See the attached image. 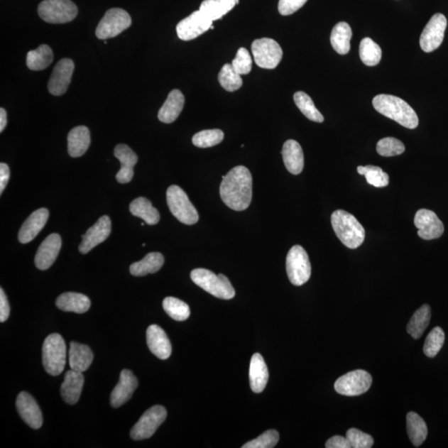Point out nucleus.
I'll list each match as a JSON object with an SVG mask.
<instances>
[{
    "label": "nucleus",
    "instance_id": "1",
    "mask_svg": "<svg viewBox=\"0 0 448 448\" xmlns=\"http://www.w3.org/2000/svg\"><path fill=\"white\" fill-rule=\"evenodd\" d=\"M220 196L224 203L231 209H247L253 198V178L245 166L234 167L227 175L222 177Z\"/></svg>",
    "mask_w": 448,
    "mask_h": 448
},
{
    "label": "nucleus",
    "instance_id": "2",
    "mask_svg": "<svg viewBox=\"0 0 448 448\" xmlns=\"http://www.w3.org/2000/svg\"><path fill=\"white\" fill-rule=\"evenodd\" d=\"M373 106L381 114L395 121L408 129H415L420 122L415 110L400 97L378 95L373 99Z\"/></svg>",
    "mask_w": 448,
    "mask_h": 448
},
{
    "label": "nucleus",
    "instance_id": "3",
    "mask_svg": "<svg viewBox=\"0 0 448 448\" xmlns=\"http://www.w3.org/2000/svg\"><path fill=\"white\" fill-rule=\"evenodd\" d=\"M332 228L341 242L351 249L361 247L366 231L356 217L344 210L334 211L332 215Z\"/></svg>",
    "mask_w": 448,
    "mask_h": 448
},
{
    "label": "nucleus",
    "instance_id": "4",
    "mask_svg": "<svg viewBox=\"0 0 448 448\" xmlns=\"http://www.w3.org/2000/svg\"><path fill=\"white\" fill-rule=\"evenodd\" d=\"M192 280L207 293L217 298L230 300L235 297V290L226 275H216L209 270L197 268L192 271Z\"/></svg>",
    "mask_w": 448,
    "mask_h": 448
},
{
    "label": "nucleus",
    "instance_id": "5",
    "mask_svg": "<svg viewBox=\"0 0 448 448\" xmlns=\"http://www.w3.org/2000/svg\"><path fill=\"white\" fill-rule=\"evenodd\" d=\"M67 346L60 334L54 333L48 336L43 344V364L52 376L60 375L66 366Z\"/></svg>",
    "mask_w": 448,
    "mask_h": 448
},
{
    "label": "nucleus",
    "instance_id": "6",
    "mask_svg": "<svg viewBox=\"0 0 448 448\" xmlns=\"http://www.w3.org/2000/svg\"><path fill=\"white\" fill-rule=\"evenodd\" d=\"M166 198L172 214L182 224L193 225L199 221L198 211L180 187L171 185L167 190Z\"/></svg>",
    "mask_w": 448,
    "mask_h": 448
},
{
    "label": "nucleus",
    "instance_id": "7",
    "mask_svg": "<svg viewBox=\"0 0 448 448\" xmlns=\"http://www.w3.org/2000/svg\"><path fill=\"white\" fill-rule=\"evenodd\" d=\"M285 266L290 282L294 285H302L311 278V263L302 246L295 245L290 249Z\"/></svg>",
    "mask_w": 448,
    "mask_h": 448
},
{
    "label": "nucleus",
    "instance_id": "8",
    "mask_svg": "<svg viewBox=\"0 0 448 448\" xmlns=\"http://www.w3.org/2000/svg\"><path fill=\"white\" fill-rule=\"evenodd\" d=\"M39 16L49 23H66L77 16L76 4L71 0H44L39 4Z\"/></svg>",
    "mask_w": 448,
    "mask_h": 448
},
{
    "label": "nucleus",
    "instance_id": "9",
    "mask_svg": "<svg viewBox=\"0 0 448 448\" xmlns=\"http://www.w3.org/2000/svg\"><path fill=\"white\" fill-rule=\"evenodd\" d=\"M131 26V18L124 9H111L97 28L96 35L102 40L115 38Z\"/></svg>",
    "mask_w": 448,
    "mask_h": 448
},
{
    "label": "nucleus",
    "instance_id": "10",
    "mask_svg": "<svg viewBox=\"0 0 448 448\" xmlns=\"http://www.w3.org/2000/svg\"><path fill=\"white\" fill-rule=\"evenodd\" d=\"M372 382V377L367 371L357 369L339 377L334 383V390L344 396H359L369 390Z\"/></svg>",
    "mask_w": 448,
    "mask_h": 448
},
{
    "label": "nucleus",
    "instance_id": "11",
    "mask_svg": "<svg viewBox=\"0 0 448 448\" xmlns=\"http://www.w3.org/2000/svg\"><path fill=\"white\" fill-rule=\"evenodd\" d=\"M252 53L257 65L264 69H274L282 61L283 52L278 42L272 38L257 39L252 44Z\"/></svg>",
    "mask_w": 448,
    "mask_h": 448
},
{
    "label": "nucleus",
    "instance_id": "12",
    "mask_svg": "<svg viewBox=\"0 0 448 448\" xmlns=\"http://www.w3.org/2000/svg\"><path fill=\"white\" fill-rule=\"evenodd\" d=\"M167 417V411L163 406L155 405L148 410L136 423L131 431L133 440L147 439L154 435Z\"/></svg>",
    "mask_w": 448,
    "mask_h": 448
},
{
    "label": "nucleus",
    "instance_id": "13",
    "mask_svg": "<svg viewBox=\"0 0 448 448\" xmlns=\"http://www.w3.org/2000/svg\"><path fill=\"white\" fill-rule=\"evenodd\" d=\"M447 26V18L436 13L427 23L420 37V46L425 53H431L441 46Z\"/></svg>",
    "mask_w": 448,
    "mask_h": 448
},
{
    "label": "nucleus",
    "instance_id": "14",
    "mask_svg": "<svg viewBox=\"0 0 448 448\" xmlns=\"http://www.w3.org/2000/svg\"><path fill=\"white\" fill-rule=\"evenodd\" d=\"M212 26L213 21L198 11L180 21L176 27V32L181 40L190 41L208 31Z\"/></svg>",
    "mask_w": 448,
    "mask_h": 448
},
{
    "label": "nucleus",
    "instance_id": "15",
    "mask_svg": "<svg viewBox=\"0 0 448 448\" xmlns=\"http://www.w3.org/2000/svg\"><path fill=\"white\" fill-rule=\"evenodd\" d=\"M415 224L417 234L425 240L439 239L444 233V225L435 212L422 209L417 212Z\"/></svg>",
    "mask_w": 448,
    "mask_h": 448
},
{
    "label": "nucleus",
    "instance_id": "16",
    "mask_svg": "<svg viewBox=\"0 0 448 448\" xmlns=\"http://www.w3.org/2000/svg\"><path fill=\"white\" fill-rule=\"evenodd\" d=\"M74 62L72 59L63 58L54 67L50 80L48 82V92L53 96H62L67 90L72 80Z\"/></svg>",
    "mask_w": 448,
    "mask_h": 448
},
{
    "label": "nucleus",
    "instance_id": "17",
    "mask_svg": "<svg viewBox=\"0 0 448 448\" xmlns=\"http://www.w3.org/2000/svg\"><path fill=\"white\" fill-rule=\"evenodd\" d=\"M111 231V222L108 216H102L97 223L82 236V241L80 245V251L87 254L97 245L104 242L109 237Z\"/></svg>",
    "mask_w": 448,
    "mask_h": 448
},
{
    "label": "nucleus",
    "instance_id": "18",
    "mask_svg": "<svg viewBox=\"0 0 448 448\" xmlns=\"http://www.w3.org/2000/svg\"><path fill=\"white\" fill-rule=\"evenodd\" d=\"M18 415L27 425L38 430L43 425V415L40 408L34 398L27 392L19 393L16 400Z\"/></svg>",
    "mask_w": 448,
    "mask_h": 448
},
{
    "label": "nucleus",
    "instance_id": "19",
    "mask_svg": "<svg viewBox=\"0 0 448 448\" xmlns=\"http://www.w3.org/2000/svg\"><path fill=\"white\" fill-rule=\"evenodd\" d=\"M62 247L60 235L53 234L43 241L35 256V265L39 270H47L55 262Z\"/></svg>",
    "mask_w": 448,
    "mask_h": 448
},
{
    "label": "nucleus",
    "instance_id": "20",
    "mask_svg": "<svg viewBox=\"0 0 448 448\" xmlns=\"http://www.w3.org/2000/svg\"><path fill=\"white\" fill-rule=\"evenodd\" d=\"M138 387L136 377L128 369L122 371L119 383H117L110 397L111 405L117 408L131 400Z\"/></svg>",
    "mask_w": 448,
    "mask_h": 448
},
{
    "label": "nucleus",
    "instance_id": "21",
    "mask_svg": "<svg viewBox=\"0 0 448 448\" xmlns=\"http://www.w3.org/2000/svg\"><path fill=\"white\" fill-rule=\"evenodd\" d=\"M146 341L148 347L152 354L160 359H169L172 353V346L170 339L167 337L164 329L151 324L147 329Z\"/></svg>",
    "mask_w": 448,
    "mask_h": 448
},
{
    "label": "nucleus",
    "instance_id": "22",
    "mask_svg": "<svg viewBox=\"0 0 448 448\" xmlns=\"http://www.w3.org/2000/svg\"><path fill=\"white\" fill-rule=\"evenodd\" d=\"M49 217L47 209L34 211L24 222L18 233V241L23 244L31 242L45 226Z\"/></svg>",
    "mask_w": 448,
    "mask_h": 448
},
{
    "label": "nucleus",
    "instance_id": "23",
    "mask_svg": "<svg viewBox=\"0 0 448 448\" xmlns=\"http://www.w3.org/2000/svg\"><path fill=\"white\" fill-rule=\"evenodd\" d=\"M114 155L121 162V170L116 174V178L120 184H127L134 176V166L138 161V157L131 148L124 144L116 146Z\"/></svg>",
    "mask_w": 448,
    "mask_h": 448
},
{
    "label": "nucleus",
    "instance_id": "24",
    "mask_svg": "<svg viewBox=\"0 0 448 448\" xmlns=\"http://www.w3.org/2000/svg\"><path fill=\"white\" fill-rule=\"evenodd\" d=\"M83 385H84V377L82 373L72 371V369L67 371L61 386V395L63 400L68 405H75L80 400Z\"/></svg>",
    "mask_w": 448,
    "mask_h": 448
},
{
    "label": "nucleus",
    "instance_id": "25",
    "mask_svg": "<svg viewBox=\"0 0 448 448\" xmlns=\"http://www.w3.org/2000/svg\"><path fill=\"white\" fill-rule=\"evenodd\" d=\"M269 373L267 364L260 354H254L251 359L249 381L252 390L256 393H262L268 381Z\"/></svg>",
    "mask_w": 448,
    "mask_h": 448
},
{
    "label": "nucleus",
    "instance_id": "26",
    "mask_svg": "<svg viewBox=\"0 0 448 448\" xmlns=\"http://www.w3.org/2000/svg\"><path fill=\"white\" fill-rule=\"evenodd\" d=\"M285 168L290 174L297 175L304 168L302 148L297 141L289 140L284 143L282 151Z\"/></svg>",
    "mask_w": 448,
    "mask_h": 448
},
{
    "label": "nucleus",
    "instance_id": "27",
    "mask_svg": "<svg viewBox=\"0 0 448 448\" xmlns=\"http://www.w3.org/2000/svg\"><path fill=\"white\" fill-rule=\"evenodd\" d=\"M69 155L77 158L86 153L91 144L90 131L84 126H77L67 136Z\"/></svg>",
    "mask_w": 448,
    "mask_h": 448
},
{
    "label": "nucleus",
    "instance_id": "28",
    "mask_svg": "<svg viewBox=\"0 0 448 448\" xmlns=\"http://www.w3.org/2000/svg\"><path fill=\"white\" fill-rule=\"evenodd\" d=\"M185 97L178 89L170 92L164 105L158 113V118L161 122L170 124L176 121L185 106Z\"/></svg>",
    "mask_w": 448,
    "mask_h": 448
},
{
    "label": "nucleus",
    "instance_id": "29",
    "mask_svg": "<svg viewBox=\"0 0 448 448\" xmlns=\"http://www.w3.org/2000/svg\"><path fill=\"white\" fill-rule=\"evenodd\" d=\"M56 306L63 312L82 314L90 309L91 301L85 295L66 293L59 295L56 301Z\"/></svg>",
    "mask_w": 448,
    "mask_h": 448
},
{
    "label": "nucleus",
    "instance_id": "30",
    "mask_svg": "<svg viewBox=\"0 0 448 448\" xmlns=\"http://www.w3.org/2000/svg\"><path fill=\"white\" fill-rule=\"evenodd\" d=\"M93 361L92 349L86 344L77 342L70 344L69 349V364L72 371L84 372L91 366Z\"/></svg>",
    "mask_w": 448,
    "mask_h": 448
},
{
    "label": "nucleus",
    "instance_id": "31",
    "mask_svg": "<svg viewBox=\"0 0 448 448\" xmlns=\"http://www.w3.org/2000/svg\"><path fill=\"white\" fill-rule=\"evenodd\" d=\"M352 31L346 22H339L332 29L331 43L334 51L346 55L351 50Z\"/></svg>",
    "mask_w": 448,
    "mask_h": 448
},
{
    "label": "nucleus",
    "instance_id": "32",
    "mask_svg": "<svg viewBox=\"0 0 448 448\" xmlns=\"http://www.w3.org/2000/svg\"><path fill=\"white\" fill-rule=\"evenodd\" d=\"M238 4L239 0H204L200 11L214 22L223 18Z\"/></svg>",
    "mask_w": 448,
    "mask_h": 448
},
{
    "label": "nucleus",
    "instance_id": "33",
    "mask_svg": "<svg viewBox=\"0 0 448 448\" xmlns=\"http://www.w3.org/2000/svg\"><path fill=\"white\" fill-rule=\"evenodd\" d=\"M164 256L160 253L147 254L140 262L133 263L130 267V272L136 277H143L150 273H155L163 267Z\"/></svg>",
    "mask_w": 448,
    "mask_h": 448
},
{
    "label": "nucleus",
    "instance_id": "34",
    "mask_svg": "<svg viewBox=\"0 0 448 448\" xmlns=\"http://www.w3.org/2000/svg\"><path fill=\"white\" fill-rule=\"evenodd\" d=\"M131 214L146 222L147 224L155 225L159 223L160 216L158 210L152 206L151 202L144 197L132 201L130 204Z\"/></svg>",
    "mask_w": 448,
    "mask_h": 448
},
{
    "label": "nucleus",
    "instance_id": "35",
    "mask_svg": "<svg viewBox=\"0 0 448 448\" xmlns=\"http://www.w3.org/2000/svg\"><path fill=\"white\" fill-rule=\"evenodd\" d=\"M407 431L413 445L420 447L426 440L427 427L422 418L415 412H410L407 415Z\"/></svg>",
    "mask_w": 448,
    "mask_h": 448
},
{
    "label": "nucleus",
    "instance_id": "36",
    "mask_svg": "<svg viewBox=\"0 0 448 448\" xmlns=\"http://www.w3.org/2000/svg\"><path fill=\"white\" fill-rule=\"evenodd\" d=\"M431 308L428 305H423L413 315L408 324L407 332L413 339H420L431 321Z\"/></svg>",
    "mask_w": 448,
    "mask_h": 448
},
{
    "label": "nucleus",
    "instance_id": "37",
    "mask_svg": "<svg viewBox=\"0 0 448 448\" xmlns=\"http://www.w3.org/2000/svg\"><path fill=\"white\" fill-rule=\"evenodd\" d=\"M53 61V53L50 47L43 44L35 50L28 53L27 66L31 70L41 71L46 69Z\"/></svg>",
    "mask_w": 448,
    "mask_h": 448
},
{
    "label": "nucleus",
    "instance_id": "38",
    "mask_svg": "<svg viewBox=\"0 0 448 448\" xmlns=\"http://www.w3.org/2000/svg\"><path fill=\"white\" fill-rule=\"evenodd\" d=\"M294 102L295 105L302 111V114L315 122L322 123L324 121V116L315 106L314 102L306 92H297L294 94Z\"/></svg>",
    "mask_w": 448,
    "mask_h": 448
},
{
    "label": "nucleus",
    "instance_id": "39",
    "mask_svg": "<svg viewBox=\"0 0 448 448\" xmlns=\"http://www.w3.org/2000/svg\"><path fill=\"white\" fill-rule=\"evenodd\" d=\"M359 56L366 65L376 66L381 60V48L371 38H364L359 45Z\"/></svg>",
    "mask_w": 448,
    "mask_h": 448
},
{
    "label": "nucleus",
    "instance_id": "40",
    "mask_svg": "<svg viewBox=\"0 0 448 448\" xmlns=\"http://www.w3.org/2000/svg\"><path fill=\"white\" fill-rule=\"evenodd\" d=\"M219 82L226 91L233 92L243 86V80L240 74L236 72L232 64L227 63L222 67L219 74Z\"/></svg>",
    "mask_w": 448,
    "mask_h": 448
},
{
    "label": "nucleus",
    "instance_id": "41",
    "mask_svg": "<svg viewBox=\"0 0 448 448\" xmlns=\"http://www.w3.org/2000/svg\"><path fill=\"white\" fill-rule=\"evenodd\" d=\"M163 308L165 312L177 322L186 321L190 316L188 305L178 298L166 297L163 302Z\"/></svg>",
    "mask_w": 448,
    "mask_h": 448
},
{
    "label": "nucleus",
    "instance_id": "42",
    "mask_svg": "<svg viewBox=\"0 0 448 448\" xmlns=\"http://www.w3.org/2000/svg\"><path fill=\"white\" fill-rule=\"evenodd\" d=\"M357 171L359 175L366 177L368 184L377 187V188L386 187L390 182V177L388 174L378 166H359Z\"/></svg>",
    "mask_w": 448,
    "mask_h": 448
},
{
    "label": "nucleus",
    "instance_id": "43",
    "mask_svg": "<svg viewBox=\"0 0 448 448\" xmlns=\"http://www.w3.org/2000/svg\"><path fill=\"white\" fill-rule=\"evenodd\" d=\"M445 342V334L441 327H435L428 334L423 346V352L427 357L433 358L437 356L438 352L443 346Z\"/></svg>",
    "mask_w": 448,
    "mask_h": 448
},
{
    "label": "nucleus",
    "instance_id": "44",
    "mask_svg": "<svg viewBox=\"0 0 448 448\" xmlns=\"http://www.w3.org/2000/svg\"><path fill=\"white\" fill-rule=\"evenodd\" d=\"M224 138V132L221 130H205L197 133L192 139V142L197 147L209 148L220 144Z\"/></svg>",
    "mask_w": 448,
    "mask_h": 448
},
{
    "label": "nucleus",
    "instance_id": "45",
    "mask_svg": "<svg viewBox=\"0 0 448 448\" xmlns=\"http://www.w3.org/2000/svg\"><path fill=\"white\" fill-rule=\"evenodd\" d=\"M376 151L381 156L392 157L403 154L405 146L396 138L386 137L377 143Z\"/></svg>",
    "mask_w": 448,
    "mask_h": 448
},
{
    "label": "nucleus",
    "instance_id": "46",
    "mask_svg": "<svg viewBox=\"0 0 448 448\" xmlns=\"http://www.w3.org/2000/svg\"><path fill=\"white\" fill-rule=\"evenodd\" d=\"M279 442V433L275 430H268L254 440L244 444L243 448H273Z\"/></svg>",
    "mask_w": 448,
    "mask_h": 448
},
{
    "label": "nucleus",
    "instance_id": "47",
    "mask_svg": "<svg viewBox=\"0 0 448 448\" xmlns=\"http://www.w3.org/2000/svg\"><path fill=\"white\" fill-rule=\"evenodd\" d=\"M232 66L236 72L242 75H247L252 70L253 60L249 52L244 48L239 49L234 59Z\"/></svg>",
    "mask_w": 448,
    "mask_h": 448
},
{
    "label": "nucleus",
    "instance_id": "48",
    "mask_svg": "<svg viewBox=\"0 0 448 448\" xmlns=\"http://www.w3.org/2000/svg\"><path fill=\"white\" fill-rule=\"evenodd\" d=\"M346 438L352 448H371L373 444V438L356 428H351L346 432Z\"/></svg>",
    "mask_w": 448,
    "mask_h": 448
},
{
    "label": "nucleus",
    "instance_id": "49",
    "mask_svg": "<svg viewBox=\"0 0 448 448\" xmlns=\"http://www.w3.org/2000/svg\"><path fill=\"white\" fill-rule=\"evenodd\" d=\"M307 0H279L278 11L282 16H288L299 11Z\"/></svg>",
    "mask_w": 448,
    "mask_h": 448
},
{
    "label": "nucleus",
    "instance_id": "50",
    "mask_svg": "<svg viewBox=\"0 0 448 448\" xmlns=\"http://www.w3.org/2000/svg\"><path fill=\"white\" fill-rule=\"evenodd\" d=\"M9 314H11V307H9L6 295L1 288L0 289V322H6Z\"/></svg>",
    "mask_w": 448,
    "mask_h": 448
},
{
    "label": "nucleus",
    "instance_id": "51",
    "mask_svg": "<svg viewBox=\"0 0 448 448\" xmlns=\"http://www.w3.org/2000/svg\"><path fill=\"white\" fill-rule=\"evenodd\" d=\"M327 448H351V444L346 437L342 436H334L326 443Z\"/></svg>",
    "mask_w": 448,
    "mask_h": 448
},
{
    "label": "nucleus",
    "instance_id": "52",
    "mask_svg": "<svg viewBox=\"0 0 448 448\" xmlns=\"http://www.w3.org/2000/svg\"><path fill=\"white\" fill-rule=\"evenodd\" d=\"M9 176H11V170H9L8 165L0 164V194H2L4 189L6 188Z\"/></svg>",
    "mask_w": 448,
    "mask_h": 448
},
{
    "label": "nucleus",
    "instance_id": "53",
    "mask_svg": "<svg viewBox=\"0 0 448 448\" xmlns=\"http://www.w3.org/2000/svg\"><path fill=\"white\" fill-rule=\"evenodd\" d=\"M7 125V113L6 111L1 108L0 109V132H3L4 128Z\"/></svg>",
    "mask_w": 448,
    "mask_h": 448
}]
</instances>
